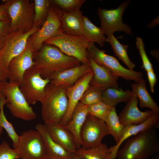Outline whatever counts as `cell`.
<instances>
[{"instance_id": "cell-1", "label": "cell", "mask_w": 159, "mask_h": 159, "mask_svg": "<svg viewBox=\"0 0 159 159\" xmlns=\"http://www.w3.org/2000/svg\"><path fill=\"white\" fill-rule=\"evenodd\" d=\"M34 66L40 72L41 77L50 80L57 74L81 63L76 58L67 55L59 49L47 44L34 53Z\"/></svg>"}, {"instance_id": "cell-2", "label": "cell", "mask_w": 159, "mask_h": 159, "mask_svg": "<svg viewBox=\"0 0 159 159\" xmlns=\"http://www.w3.org/2000/svg\"><path fill=\"white\" fill-rule=\"evenodd\" d=\"M156 127L140 132L127 139L117 151V159H149L159 151Z\"/></svg>"}, {"instance_id": "cell-3", "label": "cell", "mask_w": 159, "mask_h": 159, "mask_svg": "<svg viewBox=\"0 0 159 159\" xmlns=\"http://www.w3.org/2000/svg\"><path fill=\"white\" fill-rule=\"evenodd\" d=\"M66 89L50 83L46 86L44 98L40 102L42 118L45 124H59L63 119L68 105Z\"/></svg>"}, {"instance_id": "cell-4", "label": "cell", "mask_w": 159, "mask_h": 159, "mask_svg": "<svg viewBox=\"0 0 159 159\" xmlns=\"http://www.w3.org/2000/svg\"><path fill=\"white\" fill-rule=\"evenodd\" d=\"M44 42L55 46L64 54L76 58L81 64L90 63L87 50L90 42L83 36L63 32Z\"/></svg>"}, {"instance_id": "cell-5", "label": "cell", "mask_w": 159, "mask_h": 159, "mask_svg": "<svg viewBox=\"0 0 159 159\" xmlns=\"http://www.w3.org/2000/svg\"><path fill=\"white\" fill-rule=\"evenodd\" d=\"M7 12L11 20L10 32H26L34 26V3L29 0H8Z\"/></svg>"}, {"instance_id": "cell-6", "label": "cell", "mask_w": 159, "mask_h": 159, "mask_svg": "<svg viewBox=\"0 0 159 159\" xmlns=\"http://www.w3.org/2000/svg\"><path fill=\"white\" fill-rule=\"evenodd\" d=\"M63 12L56 6L52 4L48 14L41 28L33 34L28 42L34 53L37 52L47 40L63 32L61 21Z\"/></svg>"}, {"instance_id": "cell-7", "label": "cell", "mask_w": 159, "mask_h": 159, "mask_svg": "<svg viewBox=\"0 0 159 159\" xmlns=\"http://www.w3.org/2000/svg\"><path fill=\"white\" fill-rule=\"evenodd\" d=\"M89 56L97 64L127 80L137 82L143 78V73L127 69L123 67L115 57L108 55L104 50L99 49L93 43H90L87 48Z\"/></svg>"}, {"instance_id": "cell-8", "label": "cell", "mask_w": 159, "mask_h": 159, "mask_svg": "<svg viewBox=\"0 0 159 159\" xmlns=\"http://www.w3.org/2000/svg\"><path fill=\"white\" fill-rule=\"evenodd\" d=\"M2 92L7 102V107L13 116L27 121L36 118V114L27 102L18 85L7 82Z\"/></svg>"}, {"instance_id": "cell-9", "label": "cell", "mask_w": 159, "mask_h": 159, "mask_svg": "<svg viewBox=\"0 0 159 159\" xmlns=\"http://www.w3.org/2000/svg\"><path fill=\"white\" fill-rule=\"evenodd\" d=\"M50 82L48 78H43L39 71L33 66L25 72L19 88L28 103L34 105L42 100L45 88Z\"/></svg>"}, {"instance_id": "cell-10", "label": "cell", "mask_w": 159, "mask_h": 159, "mask_svg": "<svg viewBox=\"0 0 159 159\" xmlns=\"http://www.w3.org/2000/svg\"><path fill=\"white\" fill-rule=\"evenodd\" d=\"M130 3V0L125 1L117 8L110 10L98 7L97 12L100 20V28L104 35L107 37L118 31L122 32L130 35L132 34L131 27L122 21L123 12Z\"/></svg>"}, {"instance_id": "cell-11", "label": "cell", "mask_w": 159, "mask_h": 159, "mask_svg": "<svg viewBox=\"0 0 159 159\" xmlns=\"http://www.w3.org/2000/svg\"><path fill=\"white\" fill-rule=\"evenodd\" d=\"M20 159H47V152L44 139L37 130L22 132L16 148Z\"/></svg>"}, {"instance_id": "cell-12", "label": "cell", "mask_w": 159, "mask_h": 159, "mask_svg": "<svg viewBox=\"0 0 159 159\" xmlns=\"http://www.w3.org/2000/svg\"><path fill=\"white\" fill-rule=\"evenodd\" d=\"M40 29L34 25L28 32H10L0 47L1 59L7 69L9 63L14 57L21 53L26 48L29 37Z\"/></svg>"}, {"instance_id": "cell-13", "label": "cell", "mask_w": 159, "mask_h": 159, "mask_svg": "<svg viewBox=\"0 0 159 159\" xmlns=\"http://www.w3.org/2000/svg\"><path fill=\"white\" fill-rule=\"evenodd\" d=\"M110 134L105 122L88 114L81 131V147L87 148L97 146Z\"/></svg>"}, {"instance_id": "cell-14", "label": "cell", "mask_w": 159, "mask_h": 159, "mask_svg": "<svg viewBox=\"0 0 159 159\" xmlns=\"http://www.w3.org/2000/svg\"><path fill=\"white\" fill-rule=\"evenodd\" d=\"M33 55L34 52L28 41L24 50L13 58L9 63L7 69L8 82L19 86L25 72L34 64Z\"/></svg>"}, {"instance_id": "cell-15", "label": "cell", "mask_w": 159, "mask_h": 159, "mask_svg": "<svg viewBox=\"0 0 159 159\" xmlns=\"http://www.w3.org/2000/svg\"><path fill=\"white\" fill-rule=\"evenodd\" d=\"M93 75L92 71L79 79L72 86L67 89L68 107L64 117L59 123L61 125L64 126L70 120L74 109L89 86Z\"/></svg>"}, {"instance_id": "cell-16", "label": "cell", "mask_w": 159, "mask_h": 159, "mask_svg": "<svg viewBox=\"0 0 159 159\" xmlns=\"http://www.w3.org/2000/svg\"><path fill=\"white\" fill-rule=\"evenodd\" d=\"M138 100L133 94L120 112L119 120L124 126L142 123L154 113L151 110L140 111L138 107Z\"/></svg>"}, {"instance_id": "cell-17", "label": "cell", "mask_w": 159, "mask_h": 159, "mask_svg": "<svg viewBox=\"0 0 159 159\" xmlns=\"http://www.w3.org/2000/svg\"><path fill=\"white\" fill-rule=\"evenodd\" d=\"M159 114L153 113L147 120L140 124L125 126L122 137L119 143L110 148V153L108 159H115L117 151L128 138L138 133L153 127L159 126Z\"/></svg>"}, {"instance_id": "cell-18", "label": "cell", "mask_w": 159, "mask_h": 159, "mask_svg": "<svg viewBox=\"0 0 159 159\" xmlns=\"http://www.w3.org/2000/svg\"><path fill=\"white\" fill-rule=\"evenodd\" d=\"M92 71L90 63L81 64L59 73L52 77L50 83L67 89L72 86L79 79Z\"/></svg>"}, {"instance_id": "cell-19", "label": "cell", "mask_w": 159, "mask_h": 159, "mask_svg": "<svg viewBox=\"0 0 159 159\" xmlns=\"http://www.w3.org/2000/svg\"><path fill=\"white\" fill-rule=\"evenodd\" d=\"M89 59L93 72L90 85L103 90L109 87L118 88V75L96 64L90 56Z\"/></svg>"}, {"instance_id": "cell-20", "label": "cell", "mask_w": 159, "mask_h": 159, "mask_svg": "<svg viewBox=\"0 0 159 159\" xmlns=\"http://www.w3.org/2000/svg\"><path fill=\"white\" fill-rule=\"evenodd\" d=\"M88 114L87 105L80 101L74 109L70 120L64 126L73 136L77 149L82 146L81 131Z\"/></svg>"}, {"instance_id": "cell-21", "label": "cell", "mask_w": 159, "mask_h": 159, "mask_svg": "<svg viewBox=\"0 0 159 159\" xmlns=\"http://www.w3.org/2000/svg\"><path fill=\"white\" fill-rule=\"evenodd\" d=\"M44 125L47 132L54 141L68 151L76 154V143L68 130L58 123L45 124Z\"/></svg>"}, {"instance_id": "cell-22", "label": "cell", "mask_w": 159, "mask_h": 159, "mask_svg": "<svg viewBox=\"0 0 159 159\" xmlns=\"http://www.w3.org/2000/svg\"><path fill=\"white\" fill-rule=\"evenodd\" d=\"M35 129L41 135L47 152V159H72L75 154L70 152L54 141L47 132L44 125L37 124Z\"/></svg>"}, {"instance_id": "cell-23", "label": "cell", "mask_w": 159, "mask_h": 159, "mask_svg": "<svg viewBox=\"0 0 159 159\" xmlns=\"http://www.w3.org/2000/svg\"><path fill=\"white\" fill-rule=\"evenodd\" d=\"M83 16L80 9L63 12L61 18L63 32L71 35L83 36Z\"/></svg>"}, {"instance_id": "cell-24", "label": "cell", "mask_w": 159, "mask_h": 159, "mask_svg": "<svg viewBox=\"0 0 159 159\" xmlns=\"http://www.w3.org/2000/svg\"><path fill=\"white\" fill-rule=\"evenodd\" d=\"M131 87L133 94L139 100L140 107L149 108L154 113L159 114V107L148 92L145 80L142 78Z\"/></svg>"}, {"instance_id": "cell-25", "label": "cell", "mask_w": 159, "mask_h": 159, "mask_svg": "<svg viewBox=\"0 0 159 159\" xmlns=\"http://www.w3.org/2000/svg\"><path fill=\"white\" fill-rule=\"evenodd\" d=\"M133 95L129 90L124 91L119 88H108L102 92V101L112 107H115L120 103H126Z\"/></svg>"}, {"instance_id": "cell-26", "label": "cell", "mask_w": 159, "mask_h": 159, "mask_svg": "<svg viewBox=\"0 0 159 159\" xmlns=\"http://www.w3.org/2000/svg\"><path fill=\"white\" fill-rule=\"evenodd\" d=\"M83 21V36L90 43H97L100 47H103L107 38L101 28L95 26L84 16Z\"/></svg>"}, {"instance_id": "cell-27", "label": "cell", "mask_w": 159, "mask_h": 159, "mask_svg": "<svg viewBox=\"0 0 159 159\" xmlns=\"http://www.w3.org/2000/svg\"><path fill=\"white\" fill-rule=\"evenodd\" d=\"M110 150L105 143L89 148L81 147L77 149L76 154L82 159H108Z\"/></svg>"}, {"instance_id": "cell-28", "label": "cell", "mask_w": 159, "mask_h": 159, "mask_svg": "<svg viewBox=\"0 0 159 159\" xmlns=\"http://www.w3.org/2000/svg\"><path fill=\"white\" fill-rule=\"evenodd\" d=\"M7 101L2 91L0 92V126L6 132L11 139L14 148H16L19 143L20 136L16 132L12 124L7 119L4 112V106Z\"/></svg>"}, {"instance_id": "cell-29", "label": "cell", "mask_w": 159, "mask_h": 159, "mask_svg": "<svg viewBox=\"0 0 159 159\" xmlns=\"http://www.w3.org/2000/svg\"><path fill=\"white\" fill-rule=\"evenodd\" d=\"M108 130L117 144L123 133L125 126L120 122L115 107H112L105 121Z\"/></svg>"}, {"instance_id": "cell-30", "label": "cell", "mask_w": 159, "mask_h": 159, "mask_svg": "<svg viewBox=\"0 0 159 159\" xmlns=\"http://www.w3.org/2000/svg\"><path fill=\"white\" fill-rule=\"evenodd\" d=\"M106 41L110 43L116 56L125 64L129 69H133L135 65L128 57L127 52L128 45L121 44L113 34L107 36Z\"/></svg>"}, {"instance_id": "cell-31", "label": "cell", "mask_w": 159, "mask_h": 159, "mask_svg": "<svg viewBox=\"0 0 159 159\" xmlns=\"http://www.w3.org/2000/svg\"><path fill=\"white\" fill-rule=\"evenodd\" d=\"M34 25L43 24L47 16L50 5V0H34Z\"/></svg>"}, {"instance_id": "cell-32", "label": "cell", "mask_w": 159, "mask_h": 159, "mask_svg": "<svg viewBox=\"0 0 159 159\" xmlns=\"http://www.w3.org/2000/svg\"><path fill=\"white\" fill-rule=\"evenodd\" d=\"M103 89L89 85L81 97L80 101L85 105H90L102 101Z\"/></svg>"}, {"instance_id": "cell-33", "label": "cell", "mask_w": 159, "mask_h": 159, "mask_svg": "<svg viewBox=\"0 0 159 159\" xmlns=\"http://www.w3.org/2000/svg\"><path fill=\"white\" fill-rule=\"evenodd\" d=\"M112 107L102 101L87 106L88 114L105 122Z\"/></svg>"}, {"instance_id": "cell-34", "label": "cell", "mask_w": 159, "mask_h": 159, "mask_svg": "<svg viewBox=\"0 0 159 159\" xmlns=\"http://www.w3.org/2000/svg\"><path fill=\"white\" fill-rule=\"evenodd\" d=\"M85 0H50V4L54 5L63 12H69L80 9Z\"/></svg>"}, {"instance_id": "cell-35", "label": "cell", "mask_w": 159, "mask_h": 159, "mask_svg": "<svg viewBox=\"0 0 159 159\" xmlns=\"http://www.w3.org/2000/svg\"><path fill=\"white\" fill-rule=\"evenodd\" d=\"M136 48L139 50L143 62L142 67L146 71L153 70L152 64L146 54L145 47L142 39L139 37L136 38Z\"/></svg>"}, {"instance_id": "cell-36", "label": "cell", "mask_w": 159, "mask_h": 159, "mask_svg": "<svg viewBox=\"0 0 159 159\" xmlns=\"http://www.w3.org/2000/svg\"><path fill=\"white\" fill-rule=\"evenodd\" d=\"M18 158H19V155L16 148H11L9 143L5 141L0 144V159Z\"/></svg>"}, {"instance_id": "cell-37", "label": "cell", "mask_w": 159, "mask_h": 159, "mask_svg": "<svg viewBox=\"0 0 159 159\" xmlns=\"http://www.w3.org/2000/svg\"><path fill=\"white\" fill-rule=\"evenodd\" d=\"M11 20L0 21V47L9 33Z\"/></svg>"}, {"instance_id": "cell-38", "label": "cell", "mask_w": 159, "mask_h": 159, "mask_svg": "<svg viewBox=\"0 0 159 159\" xmlns=\"http://www.w3.org/2000/svg\"><path fill=\"white\" fill-rule=\"evenodd\" d=\"M147 73L150 91L152 93H154V87L157 81L156 75L154 72V70L148 71Z\"/></svg>"}, {"instance_id": "cell-39", "label": "cell", "mask_w": 159, "mask_h": 159, "mask_svg": "<svg viewBox=\"0 0 159 159\" xmlns=\"http://www.w3.org/2000/svg\"><path fill=\"white\" fill-rule=\"evenodd\" d=\"M7 80V70L2 61L0 52V81L6 82Z\"/></svg>"}, {"instance_id": "cell-40", "label": "cell", "mask_w": 159, "mask_h": 159, "mask_svg": "<svg viewBox=\"0 0 159 159\" xmlns=\"http://www.w3.org/2000/svg\"><path fill=\"white\" fill-rule=\"evenodd\" d=\"M11 20L7 9L0 12V21Z\"/></svg>"}, {"instance_id": "cell-41", "label": "cell", "mask_w": 159, "mask_h": 159, "mask_svg": "<svg viewBox=\"0 0 159 159\" xmlns=\"http://www.w3.org/2000/svg\"><path fill=\"white\" fill-rule=\"evenodd\" d=\"M9 4V1H7L6 3L2 5H0V12L7 9Z\"/></svg>"}, {"instance_id": "cell-42", "label": "cell", "mask_w": 159, "mask_h": 159, "mask_svg": "<svg viewBox=\"0 0 159 159\" xmlns=\"http://www.w3.org/2000/svg\"><path fill=\"white\" fill-rule=\"evenodd\" d=\"M6 82H4L0 81V92L1 91Z\"/></svg>"}, {"instance_id": "cell-43", "label": "cell", "mask_w": 159, "mask_h": 159, "mask_svg": "<svg viewBox=\"0 0 159 159\" xmlns=\"http://www.w3.org/2000/svg\"><path fill=\"white\" fill-rule=\"evenodd\" d=\"M72 159H82L81 157H80L78 155L75 154Z\"/></svg>"}, {"instance_id": "cell-44", "label": "cell", "mask_w": 159, "mask_h": 159, "mask_svg": "<svg viewBox=\"0 0 159 159\" xmlns=\"http://www.w3.org/2000/svg\"><path fill=\"white\" fill-rule=\"evenodd\" d=\"M3 128L0 126V137L2 132Z\"/></svg>"}, {"instance_id": "cell-45", "label": "cell", "mask_w": 159, "mask_h": 159, "mask_svg": "<svg viewBox=\"0 0 159 159\" xmlns=\"http://www.w3.org/2000/svg\"></svg>"}]
</instances>
